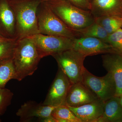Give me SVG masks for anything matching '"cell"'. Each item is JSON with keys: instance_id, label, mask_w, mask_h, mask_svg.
<instances>
[{"instance_id": "6da1fadb", "label": "cell", "mask_w": 122, "mask_h": 122, "mask_svg": "<svg viewBox=\"0 0 122 122\" xmlns=\"http://www.w3.org/2000/svg\"><path fill=\"white\" fill-rule=\"evenodd\" d=\"M16 20L17 40L40 33L37 11L41 0H9Z\"/></svg>"}, {"instance_id": "7a4b0ae2", "label": "cell", "mask_w": 122, "mask_h": 122, "mask_svg": "<svg viewBox=\"0 0 122 122\" xmlns=\"http://www.w3.org/2000/svg\"><path fill=\"white\" fill-rule=\"evenodd\" d=\"M41 59L36 46L30 38L17 40L12 57L16 80L21 81L32 75L37 70Z\"/></svg>"}, {"instance_id": "3957f363", "label": "cell", "mask_w": 122, "mask_h": 122, "mask_svg": "<svg viewBox=\"0 0 122 122\" xmlns=\"http://www.w3.org/2000/svg\"><path fill=\"white\" fill-rule=\"evenodd\" d=\"M71 28L79 30L95 22L90 11L82 9L66 0H41Z\"/></svg>"}, {"instance_id": "277c9868", "label": "cell", "mask_w": 122, "mask_h": 122, "mask_svg": "<svg viewBox=\"0 0 122 122\" xmlns=\"http://www.w3.org/2000/svg\"><path fill=\"white\" fill-rule=\"evenodd\" d=\"M37 17L40 33L72 39L80 37L77 30L67 26L44 2L38 6Z\"/></svg>"}, {"instance_id": "5b68a950", "label": "cell", "mask_w": 122, "mask_h": 122, "mask_svg": "<svg viewBox=\"0 0 122 122\" xmlns=\"http://www.w3.org/2000/svg\"><path fill=\"white\" fill-rule=\"evenodd\" d=\"M52 56L56 61L58 68L66 75L71 84L81 82L86 68L83 65L85 56L72 49Z\"/></svg>"}, {"instance_id": "8992f818", "label": "cell", "mask_w": 122, "mask_h": 122, "mask_svg": "<svg viewBox=\"0 0 122 122\" xmlns=\"http://www.w3.org/2000/svg\"><path fill=\"white\" fill-rule=\"evenodd\" d=\"M34 43L41 58L72 49L73 39L64 37L46 35L41 33L28 37Z\"/></svg>"}, {"instance_id": "52a82bcc", "label": "cell", "mask_w": 122, "mask_h": 122, "mask_svg": "<svg viewBox=\"0 0 122 122\" xmlns=\"http://www.w3.org/2000/svg\"><path fill=\"white\" fill-rule=\"evenodd\" d=\"M81 82L99 99L104 102L115 96V82L112 75L109 72L105 76L97 77L85 68Z\"/></svg>"}, {"instance_id": "ba28073f", "label": "cell", "mask_w": 122, "mask_h": 122, "mask_svg": "<svg viewBox=\"0 0 122 122\" xmlns=\"http://www.w3.org/2000/svg\"><path fill=\"white\" fill-rule=\"evenodd\" d=\"M71 85L66 75L58 68L56 76L42 104L53 107L66 105V96Z\"/></svg>"}, {"instance_id": "9c48e42d", "label": "cell", "mask_w": 122, "mask_h": 122, "mask_svg": "<svg viewBox=\"0 0 122 122\" xmlns=\"http://www.w3.org/2000/svg\"><path fill=\"white\" fill-rule=\"evenodd\" d=\"M73 41L72 49L85 57L100 54L115 53L110 45L96 38L80 37Z\"/></svg>"}, {"instance_id": "30bf717a", "label": "cell", "mask_w": 122, "mask_h": 122, "mask_svg": "<svg viewBox=\"0 0 122 122\" xmlns=\"http://www.w3.org/2000/svg\"><path fill=\"white\" fill-rule=\"evenodd\" d=\"M9 0H0V35L17 40L16 17Z\"/></svg>"}, {"instance_id": "8fae6325", "label": "cell", "mask_w": 122, "mask_h": 122, "mask_svg": "<svg viewBox=\"0 0 122 122\" xmlns=\"http://www.w3.org/2000/svg\"><path fill=\"white\" fill-rule=\"evenodd\" d=\"M99 99L81 82L71 84L68 91L66 105L77 107Z\"/></svg>"}, {"instance_id": "7c38bea8", "label": "cell", "mask_w": 122, "mask_h": 122, "mask_svg": "<svg viewBox=\"0 0 122 122\" xmlns=\"http://www.w3.org/2000/svg\"><path fill=\"white\" fill-rule=\"evenodd\" d=\"M56 107L30 101L21 105L16 114L20 117L21 122H28L34 117L39 119L50 116Z\"/></svg>"}, {"instance_id": "4fadbf2b", "label": "cell", "mask_w": 122, "mask_h": 122, "mask_svg": "<svg viewBox=\"0 0 122 122\" xmlns=\"http://www.w3.org/2000/svg\"><path fill=\"white\" fill-rule=\"evenodd\" d=\"M102 65L112 75L116 86L115 96L122 95V55L115 53L105 54L102 56Z\"/></svg>"}, {"instance_id": "5bb4252c", "label": "cell", "mask_w": 122, "mask_h": 122, "mask_svg": "<svg viewBox=\"0 0 122 122\" xmlns=\"http://www.w3.org/2000/svg\"><path fill=\"white\" fill-rule=\"evenodd\" d=\"M105 103L98 99L77 107L68 106L81 122H97L103 113Z\"/></svg>"}, {"instance_id": "9a60e30c", "label": "cell", "mask_w": 122, "mask_h": 122, "mask_svg": "<svg viewBox=\"0 0 122 122\" xmlns=\"http://www.w3.org/2000/svg\"><path fill=\"white\" fill-rule=\"evenodd\" d=\"M90 11L94 18L103 16L122 17V0H92Z\"/></svg>"}, {"instance_id": "2e32d148", "label": "cell", "mask_w": 122, "mask_h": 122, "mask_svg": "<svg viewBox=\"0 0 122 122\" xmlns=\"http://www.w3.org/2000/svg\"><path fill=\"white\" fill-rule=\"evenodd\" d=\"M97 122H122V106L119 97L113 96L105 102L103 113Z\"/></svg>"}, {"instance_id": "e0dca14e", "label": "cell", "mask_w": 122, "mask_h": 122, "mask_svg": "<svg viewBox=\"0 0 122 122\" xmlns=\"http://www.w3.org/2000/svg\"><path fill=\"white\" fill-rule=\"evenodd\" d=\"M16 79V72L12 58L0 61V88H4L8 82Z\"/></svg>"}, {"instance_id": "ac0fdd59", "label": "cell", "mask_w": 122, "mask_h": 122, "mask_svg": "<svg viewBox=\"0 0 122 122\" xmlns=\"http://www.w3.org/2000/svg\"><path fill=\"white\" fill-rule=\"evenodd\" d=\"M95 21L102 26L109 35L122 28V17L103 16L95 18Z\"/></svg>"}, {"instance_id": "d6986e66", "label": "cell", "mask_w": 122, "mask_h": 122, "mask_svg": "<svg viewBox=\"0 0 122 122\" xmlns=\"http://www.w3.org/2000/svg\"><path fill=\"white\" fill-rule=\"evenodd\" d=\"M77 30L80 37L96 38L106 42L109 35L106 30L95 21L85 28Z\"/></svg>"}, {"instance_id": "ffe728a7", "label": "cell", "mask_w": 122, "mask_h": 122, "mask_svg": "<svg viewBox=\"0 0 122 122\" xmlns=\"http://www.w3.org/2000/svg\"><path fill=\"white\" fill-rule=\"evenodd\" d=\"M52 115L55 120L62 119L68 122H81L66 105L57 107L52 112Z\"/></svg>"}, {"instance_id": "44dd1931", "label": "cell", "mask_w": 122, "mask_h": 122, "mask_svg": "<svg viewBox=\"0 0 122 122\" xmlns=\"http://www.w3.org/2000/svg\"><path fill=\"white\" fill-rule=\"evenodd\" d=\"M17 41L10 39L0 40V61L12 58Z\"/></svg>"}, {"instance_id": "7402d4cb", "label": "cell", "mask_w": 122, "mask_h": 122, "mask_svg": "<svg viewBox=\"0 0 122 122\" xmlns=\"http://www.w3.org/2000/svg\"><path fill=\"white\" fill-rule=\"evenodd\" d=\"M107 43L110 45L115 53L122 55V28L109 35Z\"/></svg>"}, {"instance_id": "603a6c76", "label": "cell", "mask_w": 122, "mask_h": 122, "mask_svg": "<svg viewBox=\"0 0 122 122\" xmlns=\"http://www.w3.org/2000/svg\"><path fill=\"white\" fill-rule=\"evenodd\" d=\"M13 93L5 88H0V116L5 114L7 107L11 104Z\"/></svg>"}, {"instance_id": "cb8c5ba5", "label": "cell", "mask_w": 122, "mask_h": 122, "mask_svg": "<svg viewBox=\"0 0 122 122\" xmlns=\"http://www.w3.org/2000/svg\"><path fill=\"white\" fill-rule=\"evenodd\" d=\"M75 6L87 11H90L91 4L88 0H66Z\"/></svg>"}, {"instance_id": "d4e9b609", "label": "cell", "mask_w": 122, "mask_h": 122, "mask_svg": "<svg viewBox=\"0 0 122 122\" xmlns=\"http://www.w3.org/2000/svg\"><path fill=\"white\" fill-rule=\"evenodd\" d=\"M40 122H56L55 118L51 115L50 116L39 119Z\"/></svg>"}, {"instance_id": "484cf974", "label": "cell", "mask_w": 122, "mask_h": 122, "mask_svg": "<svg viewBox=\"0 0 122 122\" xmlns=\"http://www.w3.org/2000/svg\"><path fill=\"white\" fill-rule=\"evenodd\" d=\"M8 39V38L4 37L2 36L1 35H0V40H5V39Z\"/></svg>"}, {"instance_id": "4316f807", "label": "cell", "mask_w": 122, "mask_h": 122, "mask_svg": "<svg viewBox=\"0 0 122 122\" xmlns=\"http://www.w3.org/2000/svg\"><path fill=\"white\" fill-rule=\"evenodd\" d=\"M119 97V98H120V102L122 106V95Z\"/></svg>"}, {"instance_id": "83f0119b", "label": "cell", "mask_w": 122, "mask_h": 122, "mask_svg": "<svg viewBox=\"0 0 122 122\" xmlns=\"http://www.w3.org/2000/svg\"><path fill=\"white\" fill-rule=\"evenodd\" d=\"M91 0H88V1H89L90 3L91 2Z\"/></svg>"}, {"instance_id": "f1b7e54d", "label": "cell", "mask_w": 122, "mask_h": 122, "mask_svg": "<svg viewBox=\"0 0 122 122\" xmlns=\"http://www.w3.org/2000/svg\"><path fill=\"white\" fill-rule=\"evenodd\" d=\"M1 122V120H0V122Z\"/></svg>"}, {"instance_id": "f546056e", "label": "cell", "mask_w": 122, "mask_h": 122, "mask_svg": "<svg viewBox=\"0 0 122 122\" xmlns=\"http://www.w3.org/2000/svg\"></svg>"}, {"instance_id": "4dcf8cb0", "label": "cell", "mask_w": 122, "mask_h": 122, "mask_svg": "<svg viewBox=\"0 0 122 122\" xmlns=\"http://www.w3.org/2000/svg\"></svg>"}]
</instances>
